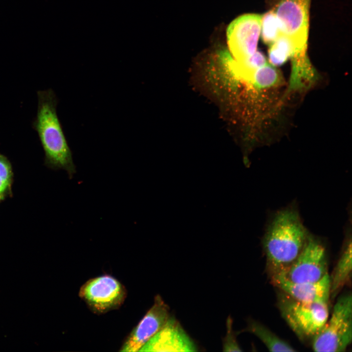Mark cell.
<instances>
[{
  "mask_svg": "<svg viewBox=\"0 0 352 352\" xmlns=\"http://www.w3.org/2000/svg\"><path fill=\"white\" fill-rule=\"evenodd\" d=\"M227 332L223 340V351L224 352H241L236 339L235 332L232 329V320L228 317L226 321Z\"/></svg>",
  "mask_w": 352,
  "mask_h": 352,
  "instance_id": "cell-18",
  "label": "cell"
},
{
  "mask_svg": "<svg viewBox=\"0 0 352 352\" xmlns=\"http://www.w3.org/2000/svg\"><path fill=\"white\" fill-rule=\"evenodd\" d=\"M273 284L292 298L304 303L329 301L330 281L329 274L315 282L295 283L279 274L271 275Z\"/></svg>",
  "mask_w": 352,
  "mask_h": 352,
  "instance_id": "cell-11",
  "label": "cell"
},
{
  "mask_svg": "<svg viewBox=\"0 0 352 352\" xmlns=\"http://www.w3.org/2000/svg\"><path fill=\"white\" fill-rule=\"evenodd\" d=\"M309 233L295 203H291L271 215L262 239L271 275L282 272L293 262Z\"/></svg>",
  "mask_w": 352,
  "mask_h": 352,
  "instance_id": "cell-1",
  "label": "cell"
},
{
  "mask_svg": "<svg viewBox=\"0 0 352 352\" xmlns=\"http://www.w3.org/2000/svg\"><path fill=\"white\" fill-rule=\"evenodd\" d=\"M126 294L124 286L110 275L89 280L82 286L79 291L81 298L98 313L118 308L124 301Z\"/></svg>",
  "mask_w": 352,
  "mask_h": 352,
  "instance_id": "cell-7",
  "label": "cell"
},
{
  "mask_svg": "<svg viewBox=\"0 0 352 352\" xmlns=\"http://www.w3.org/2000/svg\"><path fill=\"white\" fill-rule=\"evenodd\" d=\"M261 33L263 42L268 45L285 33L284 26L273 10L261 16Z\"/></svg>",
  "mask_w": 352,
  "mask_h": 352,
  "instance_id": "cell-17",
  "label": "cell"
},
{
  "mask_svg": "<svg viewBox=\"0 0 352 352\" xmlns=\"http://www.w3.org/2000/svg\"><path fill=\"white\" fill-rule=\"evenodd\" d=\"M169 317L168 306L159 295H157L153 305L131 333L121 351H139L165 325Z\"/></svg>",
  "mask_w": 352,
  "mask_h": 352,
  "instance_id": "cell-9",
  "label": "cell"
},
{
  "mask_svg": "<svg viewBox=\"0 0 352 352\" xmlns=\"http://www.w3.org/2000/svg\"><path fill=\"white\" fill-rule=\"evenodd\" d=\"M291 59L292 70L289 89L295 90L308 87L316 78V73L309 62L307 51L295 53Z\"/></svg>",
  "mask_w": 352,
  "mask_h": 352,
  "instance_id": "cell-13",
  "label": "cell"
},
{
  "mask_svg": "<svg viewBox=\"0 0 352 352\" xmlns=\"http://www.w3.org/2000/svg\"><path fill=\"white\" fill-rule=\"evenodd\" d=\"M37 114L32 122L44 153V162L54 170L66 171L71 179L76 173L72 153L57 113L58 99L51 89L37 91Z\"/></svg>",
  "mask_w": 352,
  "mask_h": 352,
  "instance_id": "cell-2",
  "label": "cell"
},
{
  "mask_svg": "<svg viewBox=\"0 0 352 352\" xmlns=\"http://www.w3.org/2000/svg\"><path fill=\"white\" fill-rule=\"evenodd\" d=\"M197 347L174 317L140 349V352H196Z\"/></svg>",
  "mask_w": 352,
  "mask_h": 352,
  "instance_id": "cell-10",
  "label": "cell"
},
{
  "mask_svg": "<svg viewBox=\"0 0 352 352\" xmlns=\"http://www.w3.org/2000/svg\"><path fill=\"white\" fill-rule=\"evenodd\" d=\"M281 82V76L273 66L266 64L253 71L248 83L256 88L263 89L278 85Z\"/></svg>",
  "mask_w": 352,
  "mask_h": 352,
  "instance_id": "cell-16",
  "label": "cell"
},
{
  "mask_svg": "<svg viewBox=\"0 0 352 352\" xmlns=\"http://www.w3.org/2000/svg\"><path fill=\"white\" fill-rule=\"evenodd\" d=\"M1 200V199H0V201Z\"/></svg>",
  "mask_w": 352,
  "mask_h": 352,
  "instance_id": "cell-20",
  "label": "cell"
},
{
  "mask_svg": "<svg viewBox=\"0 0 352 352\" xmlns=\"http://www.w3.org/2000/svg\"><path fill=\"white\" fill-rule=\"evenodd\" d=\"M0 180L11 187L13 171L11 164L8 158L0 153Z\"/></svg>",
  "mask_w": 352,
  "mask_h": 352,
  "instance_id": "cell-19",
  "label": "cell"
},
{
  "mask_svg": "<svg viewBox=\"0 0 352 352\" xmlns=\"http://www.w3.org/2000/svg\"><path fill=\"white\" fill-rule=\"evenodd\" d=\"M352 340V297L346 294L339 297L331 314L312 339L315 352H344Z\"/></svg>",
  "mask_w": 352,
  "mask_h": 352,
  "instance_id": "cell-4",
  "label": "cell"
},
{
  "mask_svg": "<svg viewBox=\"0 0 352 352\" xmlns=\"http://www.w3.org/2000/svg\"><path fill=\"white\" fill-rule=\"evenodd\" d=\"M247 330L257 336L270 352H294L287 342L282 339L261 324L250 321Z\"/></svg>",
  "mask_w": 352,
  "mask_h": 352,
  "instance_id": "cell-14",
  "label": "cell"
},
{
  "mask_svg": "<svg viewBox=\"0 0 352 352\" xmlns=\"http://www.w3.org/2000/svg\"><path fill=\"white\" fill-rule=\"evenodd\" d=\"M268 58L273 66H280L291 58L295 52L293 44L285 33L269 45Z\"/></svg>",
  "mask_w": 352,
  "mask_h": 352,
  "instance_id": "cell-15",
  "label": "cell"
},
{
  "mask_svg": "<svg viewBox=\"0 0 352 352\" xmlns=\"http://www.w3.org/2000/svg\"><path fill=\"white\" fill-rule=\"evenodd\" d=\"M351 217L345 229V240L341 255L330 277V295L334 298L351 277L352 223Z\"/></svg>",
  "mask_w": 352,
  "mask_h": 352,
  "instance_id": "cell-12",
  "label": "cell"
},
{
  "mask_svg": "<svg viewBox=\"0 0 352 352\" xmlns=\"http://www.w3.org/2000/svg\"><path fill=\"white\" fill-rule=\"evenodd\" d=\"M261 21L260 15L248 14L238 17L229 25L227 29L228 45L236 61H243L257 51Z\"/></svg>",
  "mask_w": 352,
  "mask_h": 352,
  "instance_id": "cell-8",
  "label": "cell"
},
{
  "mask_svg": "<svg viewBox=\"0 0 352 352\" xmlns=\"http://www.w3.org/2000/svg\"><path fill=\"white\" fill-rule=\"evenodd\" d=\"M327 274L326 246L320 238L310 233L293 262L284 270L274 274L281 275L293 282L305 283L317 282Z\"/></svg>",
  "mask_w": 352,
  "mask_h": 352,
  "instance_id": "cell-5",
  "label": "cell"
},
{
  "mask_svg": "<svg viewBox=\"0 0 352 352\" xmlns=\"http://www.w3.org/2000/svg\"><path fill=\"white\" fill-rule=\"evenodd\" d=\"M311 0H279L274 9L295 51L307 50Z\"/></svg>",
  "mask_w": 352,
  "mask_h": 352,
  "instance_id": "cell-6",
  "label": "cell"
},
{
  "mask_svg": "<svg viewBox=\"0 0 352 352\" xmlns=\"http://www.w3.org/2000/svg\"><path fill=\"white\" fill-rule=\"evenodd\" d=\"M281 293L278 305L286 322L301 340L312 339L329 318V301L304 303Z\"/></svg>",
  "mask_w": 352,
  "mask_h": 352,
  "instance_id": "cell-3",
  "label": "cell"
}]
</instances>
